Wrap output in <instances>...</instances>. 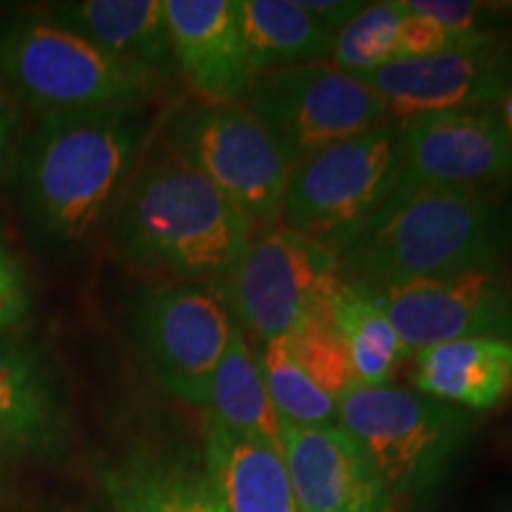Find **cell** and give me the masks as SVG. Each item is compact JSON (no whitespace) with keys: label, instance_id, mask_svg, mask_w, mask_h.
<instances>
[{"label":"cell","instance_id":"cell-12","mask_svg":"<svg viewBox=\"0 0 512 512\" xmlns=\"http://www.w3.org/2000/svg\"><path fill=\"white\" fill-rule=\"evenodd\" d=\"M377 292L406 356L453 339H512V278L498 266Z\"/></svg>","mask_w":512,"mask_h":512},{"label":"cell","instance_id":"cell-21","mask_svg":"<svg viewBox=\"0 0 512 512\" xmlns=\"http://www.w3.org/2000/svg\"><path fill=\"white\" fill-rule=\"evenodd\" d=\"M328 304L335 328L349 349L356 382L368 387L389 384L406 351L384 311L380 292L337 275L328 290Z\"/></svg>","mask_w":512,"mask_h":512},{"label":"cell","instance_id":"cell-29","mask_svg":"<svg viewBox=\"0 0 512 512\" xmlns=\"http://www.w3.org/2000/svg\"><path fill=\"white\" fill-rule=\"evenodd\" d=\"M29 292L22 268L0 247V330L12 328L27 316Z\"/></svg>","mask_w":512,"mask_h":512},{"label":"cell","instance_id":"cell-1","mask_svg":"<svg viewBox=\"0 0 512 512\" xmlns=\"http://www.w3.org/2000/svg\"><path fill=\"white\" fill-rule=\"evenodd\" d=\"M254 238L252 223L162 136L119 197L112 245L138 271L219 290Z\"/></svg>","mask_w":512,"mask_h":512},{"label":"cell","instance_id":"cell-7","mask_svg":"<svg viewBox=\"0 0 512 512\" xmlns=\"http://www.w3.org/2000/svg\"><path fill=\"white\" fill-rule=\"evenodd\" d=\"M396 169L399 121L325 147L290 169L283 226L339 254L380 209Z\"/></svg>","mask_w":512,"mask_h":512},{"label":"cell","instance_id":"cell-31","mask_svg":"<svg viewBox=\"0 0 512 512\" xmlns=\"http://www.w3.org/2000/svg\"><path fill=\"white\" fill-rule=\"evenodd\" d=\"M12 143H15V119L3 100H0V178L8 171L12 157Z\"/></svg>","mask_w":512,"mask_h":512},{"label":"cell","instance_id":"cell-11","mask_svg":"<svg viewBox=\"0 0 512 512\" xmlns=\"http://www.w3.org/2000/svg\"><path fill=\"white\" fill-rule=\"evenodd\" d=\"M512 181V138L501 114L453 110L399 121V169L384 202L430 188H498Z\"/></svg>","mask_w":512,"mask_h":512},{"label":"cell","instance_id":"cell-23","mask_svg":"<svg viewBox=\"0 0 512 512\" xmlns=\"http://www.w3.org/2000/svg\"><path fill=\"white\" fill-rule=\"evenodd\" d=\"M119 512H226L207 475L155 460H128L107 477Z\"/></svg>","mask_w":512,"mask_h":512},{"label":"cell","instance_id":"cell-9","mask_svg":"<svg viewBox=\"0 0 512 512\" xmlns=\"http://www.w3.org/2000/svg\"><path fill=\"white\" fill-rule=\"evenodd\" d=\"M339 275L335 249L278 226L249 242L216 294L261 342L287 337Z\"/></svg>","mask_w":512,"mask_h":512},{"label":"cell","instance_id":"cell-10","mask_svg":"<svg viewBox=\"0 0 512 512\" xmlns=\"http://www.w3.org/2000/svg\"><path fill=\"white\" fill-rule=\"evenodd\" d=\"M233 330L228 306L202 285L150 287L133 313V332L155 380L169 394L200 406H207L211 377Z\"/></svg>","mask_w":512,"mask_h":512},{"label":"cell","instance_id":"cell-14","mask_svg":"<svg viewBox=\"0 0 512 512\" xmlns=\"http://www.w3.org/2000/svg\"><path fill=\"white\" fill-rule=\"evenodd\" d=\"M283 460L297 512H392V494L339 425L280 420Z\"/></svg>","mask_w":512,"mask_h":512},{"label":"cell","instance_id":"cell-17","mask_svg":"<svg viewBox=\"0 0 512 512\" xmlns=\"http://www.w3.org/2000/svg\"><path fill=\"white\" fill-rule=\"evenodd\" d=\"M415 392L463 408L496 411L512 401V339L470 337L415 354Z\"/></svg>","mask_w":512,"mask_h":512},{"label":"cell","instance_id":"cell-30","mask_svg":"<svg viewBox=\"0 0 512 512\" xmlns=\"http://www.w3.org/2000/svg\"><path fill=\"white\" fill-rule=\"evenodd\" d=\"M302 8L316 19L323 29H328L330 34L342 31L356 15H361L368 8V3L361 0H328V3H320V0H302Z\"/></svg>","mask_w":512,"mask_h":512},{"label":"cell","instance_id":"cell-16","mask_svg":"<svg viewBox=\"0 0 512 512\" xmlns=\"http://www.w3.org/2000/svg\"><path fill=\"white\" fill-rule=\"evenodd\" d=\"M46 19L155 79L174 69L162 0H69L50 5Z\"/></svg>","mask_w":512,"mask_h":512},{"label":"cell","instance_id":"cell-27","mask_svg":"<svg viewBox=\"0 0 512 512\" xmlns=\"http://www.w3.org/2000/svg\"><path fill=\"white\" fill-rule=\"evenodd\" d=\"M401 12L434 17L444 27L460 34H498V27L512 10L505 5L475 3V0H394Z\"/></svg>","mask_w":512,"mask_h":512},{"label":"cell","instance_id":"cell-19","mask_svg":"<svg viewBox=\"0 0 512 512\" xmlns=\"http://www.w3.org/2000/svg\"><path fill=\"white\" fill-rule=\"evenodd\" d=\"M60 432L53 377L34 354L0 337V448H46Z\"/></svg>","mask_w":512,"mask_h":512},{"label":"cell","instance_id":"cell-8","mask_svg":"<svg viewBox=\"0 0 512 512\" xmlns=\"http://www.w3.org/2000/svg\"><path fill=\"white\" fill-rule=\"evenodd\" d=\"M247 110L271 133L287 166L387 124L384 102L335 64H302L254 76Z\"/></svg>","mask_w":512,"mask_h":512},{"label":"cell","instance_id":"cell-4","mask_svg":"<svg viewBox=\"0 0 512 512\" xmlns=\"http://www.w3.org/2000/svg\"><path fill=\"white\" fill-rule=\"evenodd\" d=\"M337 422L382 477L389 494L422 496L441 484L472 430V413L396 384H354Z\"/></svg>","mask_w":512,"mask_h":512},{"label":"cell","instance_id":"cell-5","mask_svg":"<svg viewBox=\"0 0 512 512\" xmlns=\"http://www.w3.org/2000/svg\"><path fill=\"white\" fill-rule=\"evenodd\" d=\"M159 136L247 216L254 235L283 219L290 166L245 102H185Z\"/></svg>","mask_w":512,"mask_h":512},{"label":"cell","instance_id":"cell-22","mask_svg":"<svg viewBox=\"0 0 512 512\" xmlns=\"http://www.w3.org/2000/svg\"><path fill=\"white\" fill-rule=\"evenodd\" d=\"M207 406L211 408L209 418L219 425L264 439L283 453L280 415L275 413L271 396H268L259 363L238 328L233 330L226 354L211 377Z\"/></svg>","mask_w":512,"mask_h":512},{"label":"cell","instance_id":"cell-20","mask_svg":"<svg viewBox=\"0 0 512 512\" xmlns=\"http://www.w3.org/2000/svg\"><path fill=\"white\" fill-rule=\"evenodd\" d=\"M240 22L254 76L316 64L335 50L337 34L320 27L302 5L290 0H245Z\"/></svg>","mask_w":512,"mask_h":512},{"label":"cell","instance_id":"cell-6","mask_svg":"<svg viewBox=\"0 0 512 512\" xmlns=\"http://www.w3.org/2000/svg\"><path fill=\"white\" fill-rule=\"evenodd\" d=\"M0 74L46 114L145 105L159 86L152 74L36 17L0 27Z\"/></svg>","mask_w":512,"mask_h":512},{"label":"cell","instance_id":"cell-15","mask_svg":"<svg viewBox=\"0 0 512 512\" xmlns=\"http://www.w3.org/2000/svg\"><path fill=\"white\" fill-rule=\"evenodd\" d=\"M174 67L204 102H242L254 72L238 0H164Z\"/></svg>","mask_w":512,"mask_h":512},{"label":"cell","instance_id":"cell-26","mask_svg":"<svg viewBox=\"0 0 512 512\" xmlns=\"http://www.w3.org/2000/svg\"><path fill=\"white\" fill-rule=\"evenodd\" d=\"M401 22L403 12L394 3L368 5L335 36L332 60L337 69L351 76H361L387 67V64L401 62Z\"/></svg>","mask_w":512,"mask_h":512},{"label":"cell","instance_id":"cell-32","mask_svg":"<svg viewBox=\"0 0 512 512\" xmlns=\"http://www.w3.org/2000/svg\"><path fill=\"white\" fill-rule=\"evenodd\" d=\"M501 121L505 131H508V136L512 138V93L501 102Z\"/></svg>","mask_w":512,"mask_h":512},{"label":"cell","instance_id":"cell-25","mask_svg":"<svg viewBox=\"0 0 512 512\" xmlns=\"http://www.w3.org/2000/svg\"><path fill=\"white\" fill-rule=\"evenodd\" d=\"M268 396L280 420L306 427H328L337 422V399L325 394L302 368L297 366L285 337L264 344L259 358Z\"/></svg>","mask_w":512,"mask_h":512},{"label":"cell","instance_id":"cell-28","mask_svg":"<svg viewBox=\"0 0 512 512\" xmlns=\"http://www.w3.org/2000/svg\"><path fill=\"white\" fill-rule=\"evenodd\" d=\"M486 36L494 34H460L444 27L434 17L418 15V12H403V22L399 31V53L403 60H420V57H432L441 53H451L472 46V43L484 41Z\"/></svg>","mask_w":512,"mask_h":512},{"label":"cell","instance_id":"cell-24","mask_svg":"<svg viewBox=\"0 0 512 512\" xmlns=\"http://www.w3.org/2000/svg\"><path fill=\"white\" fill-rule=\"evenodd\" d=\"M285 342L297 366L332 399L339 401V396L356 384L349 349L332 320L328 292L299 320Z\"/></svg>","mask_w":512,"mask_h":512},{"label":"cell","instance_id":"cell-18","mask_svg":"<svg viewBox=\"0 0 512 512\" xmlns=\"http://www.w3.org/2000/svg\"><path fill=\"white\" fill-rule=\"evenodd\" d=\"M207 479L226 512H297L283 453L207 420Z\"/></svg>","mask_w":512,"mask_h":512},{"label":"cell","instance_id":"cell-2","mask_svg":"<svg viewBox=\"0 0 512 512\" xmlns=\"http://www.w3.org/2000/svg\"><path fill=\"white\" fill-rule=\"evenodd\" d=\"M150 140L145 105L43 114L22 157L29 221L55 245H79L124 195Z\"/></svg>","mask_w":512,"mask_h":512},{"label":"cell","instance_id":"cell-13","mask_svg":"<svg viewBox=\"0 0 512 512\" xmlns=\"http://www.w3.org/2000/svg\"><path fill=\"white\" fill-rule=\"evenodd\" d=\"M384 102L389 117L482 110L512 93V46L501 34L420 60H403L356 76Z\"/></svg>","mask_w":512,"mask_h":512},{"label":"cell","instance_id":"cell-3","mask_svg":"<svg viewBox=\"0 0 512 512\" xmlns=\"http://www.w3.org/2000/svg\"><path fill=\"white\" fill-rule=\"evenodd\" d=\"M512 247V200L498 188H430L380 209L339 252V275L375 290L496 268Z\"/></svg>","mask_w":512,"mask_h":512},{"label":"cell","instance_id":"cell-33","mask_svg":"<svg viewBox=\"0 0 512 512\" xmlns=\"http://www.w3.org/2000/svg\"><path fill=\"white\" fill-rule=\"evenodd\" d=\"M501 512H512V501H510V503H505L503 508H501Z\"/></svg>","mask_w":512,"mask_h":512}]
</instances>
